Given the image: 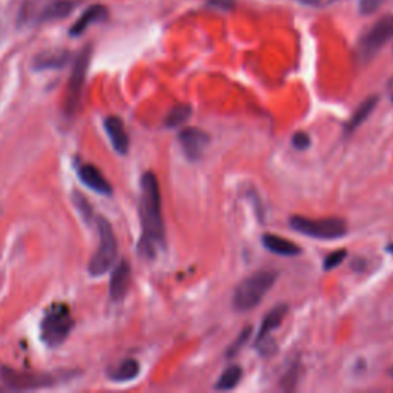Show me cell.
<instances>
[{"mask_svg": "<svg viewBox=\"0 0 393 393\" xmlns=\"http://www.w3.org/2000/svg\"><path fill=\"white\" fill-rule=\"evenodd\" d=\"M140 252L154 258L164 248V222L159 178L154 172H145L140 180Z\"/></svg>", "mask_w": 393, "mask_h": 393, "instance_id": "cell-1", "label": "cell"}, {"mask_svg": "<svg viewBox=\"0 0 393 393\" xmlns=\"http://www.w3.org/2000/svg\"><path fill=\"white\" fill-rule=\"evenodd\" d=\"M278 275L273 271H258L243 280L234 292L232 304L235 310L248 312L262 303L266 294L273 287Z\"/></svg>", "mask_w": 393, "mask_h": 393, "instance_id": "cell-2", "label": "cell"}, {"mask_svg": "<svg viewBox=\"0 0 393 393\" xmlns=\"http://www.w3.org/2000/svg\"><path fill=\"white\" fill-rule=\"evenodd\" d=\"M74 327V318L69 306L65 303L52 304L45 312L41 323L42 341L51 349H56L66 341L71 330Z\"/></svg>", "mask_w": 393, "mask_h": 393, "instance_id": "cell-3", "label": "cell"}, {"mask_svg": "<svg viewBox=\"0 0 393 393\" xmlns=\"http://www.w3.org/2000/svg\"><path fill=\"white\" fill-rule=\"evenodd\" d=\"M96 223L99 231V248L88 263V272L91 277H103L115 262L119 245H117L113 226L106 218L99 217L96 218Z\"/></svg>", "mask_w": 393, "mask_h": 393, "instance_id": "cell-4", "label": "cell"}, {"mask_svg": "<svg viewBox=\"0 0 393 393\" xmlns=\"http://www.w3.org/2000/svg\"><path fill=\"white\" fill-rule=\"evenodd\" d=\"M91 57H92V46L86 45L74 59V65H73V71H71L66 92H65V101H64V113L68 117L76 115L78 105H80L82 101L83 86L86 82V76H88Z\"/></svg>", "mask_w": 393, "mask_h": 393, "instance_id": "cell-5", "label": "cell"}, {"mask_svg": "<svg viewBox=\"0 0 393 393\" xmlns=\"http://www.w3.org/2000/svg\"><path fill=\"white\" fill-rule=\"evenodd\" d=\"M289 224L294 231L300 232L306 237L317 240H338L345 237L348 224L341 218H308L294 215L289 218Z\"/></svg>", "mask_w": 393, "mask_h": 393, "instance_id": "cell-6", "label": "cell"}, {"mask_svg": "<svg viewBox=\"0 0 393 393\" xmlns=\"http://www.w3.org/2000/svg\"><path fill=\"white\" fill-rule=\"evenodd\" d=\"M393 37V15H384L359 38L358 57L361 62L372 60Z\"/></svg>", "mask_w": 393, "mask_h": 393, "instance_id": "cell-7", "label": "cell"}, {"mask_svg": "<svg viewBox=\"0 0 393 393\" xmlns=\"http://www.w3.org/2000/svg\"><path fill=\"white\" fill-rule=\"evenodd\" d=\"M74 0H50L46 3H27L20 13V22H51L65 19L74 10Z\"/></svg>", "mask_w": 393, "mask_h": 393, "instance_id": "cell-8", "label": "cell"}, {"mask_svg": "<svg viewBox=\"0 0 393 393\" xmlns=\"http://www.w3.org/2000/svg\"><path fill=\"white\" fill-rule=\"evenodd\" d=\"M3 384L13 390H34L50 387L56 383V378L48 373H36V372H22L15 369L3 367L0 371Z\"/></svg>", "mask_w": 393, "mask_h": 393, "instance_id": "cell-9", "label": "cell"}, {"mask_svg": "<svg viewBox=\"0 0 393 393\" xmlns=\"http://www.w3.org/2000/svg\"><path fill=\"white\" fill-rule=\"evenodd\" d=\"M178 141L186 159L190 162H199L210 143V137L206 131L191 127L180 131Z\"/></svg>", "mask_w": 393, "mask_h": 393, "instance_id": "cell-10", "label": "cell"}, {"mask_svg": "<svg viewBox=\"0 0 393 393\" xmlns=\"http://www.w3.org/2000/svg\"><path fill=\"white\" fill-rule=\"evenodd\" d=\"M77 174H78V178H80V182L85 186H88L90 190H92L94 192L106 195V196L113 195L111 183L108 182L106 177L101 174V171L97 166H94V164H91V163L80 164L77 169Z\"/></svg>", "mask_w": 393, "mask_h": 393, "instance_id": "cell-11", "label": "cell"}, {"mask_svg": "<svg viewBox=\"0 0 393 393\" xmlns=\"http://www.w3.org/2000/svg\"><path fill=\"white\" fill-rule=\"evenodd\" d=\"M105 131L109 137V141L113 143V148L117 152L124 155L129 151V136L124 128V123L117 115H109L103 122Z\"/></svg>", "mask_w": 393, "mask_h": 393, "instance_id": "cell-12", "label": "cell"}, {"mask_svg": "<svg viewBox=\"0 0 393 393\" xmlns=\"http://www.w3.org/2000/svg\"><path fill=\"white\" fill-rule=\"evenodd\" d=\"M131 283V266L127 260H122L115 266L109 281V296L113 301H120L127 295Z\"/></svg>", "mask_w": 393, "mask_h": 393, "instance_id": "cell-13", "label": "cell"}, {"mask_svg": "<svg viewBox=\"0 0 393 393\" xmlns=\"http://www.w3.org/2000/svg\"><path fill=\"white\" fill-rule=\"evenodd\" d=\"M262 243L267 250H271L272 254H277L281 257H296L301 254V248L298 246L296 243L278 237V235H273V234H264Z\"/></svg>", "mask_w": 393, "mask_h": 393, "instance_id": "cell-14", "label": "cell"}, {"mask_svg": "<svg viewBox=\"0 0 393 393\" xmlns=\"http://www.w3.org/2000/svg\"><path fill=\"white\" fill-rule=\"evenodd\" d=\"M108 17V10L103 5H91L77 22L71 27V36H82L94 23H99Z\"/></svg>", "mask_w": 393, "mask_h": 393, "instance_id": "cell-15", "label": "cell"}, {"mask_svg": "<svg viewBox=\"0 0 393 393\" xmlns=\"http://www.w3.org/2000/svg\"><path fill=\"white\" fill-rule=\"evenodd\" d=\"M378 101H380L378 96H372V97L366 99L363 103H361L357 108V111L353 113V115L350 117V120L345 123V127H344V136L345 137H349L350 134L355 132L361 127V124H363L369 119V117L372 115V113L375 111V108L378 106Z\"/></svg>", "mask_w": 393, "mask_h": 393, "instance_id": "cell-16", "label": "cell"}, {"mask_svg": "<svg viewBox=\"0 0 393 393\" xmlns=\"http://www.w3.org/2000/svg\"><path fill=\"white\" fill-rule=\"evenodd\" d=\"M69 59H71V52L66 50L43 51L34 57V68L38 71L60 69L68 64Z\"/></svg>", "mask_w": 393, "mask_h": 393, "instance_id": "cell-17", "label": "cell"}, {"mask_svg": "<svg viewBox=\"0 0 393 393\" xmlns=\"http://www.w3.org/2000/svg\"><path fill=\"white\" fill-rule=\"evenodd\" d=\"M287 310H289L287 304H277L273 309H271L269 312H267L266 315H264V318H263L262 327H260V330H258L257 340H262V338L271 336L272 330L278 329L281 326L283 320H285Z\"/></svg>", "mask_w": 393, "mask_h": 393, "instance_id": "cell-18", "label": "cell"}, {"mask_svg": "<svg viewBox=\"0 0 393 393\" xmlns=\"http://www.w3.org/2000/svg\"><path fill=\"white\" fill-rule=\"evenodd\" d=\"M140 375V363L134 358L123 359L119 366H115L109 372V378L115 383H128L136 380Z\"/></svg>", "mask_w": 393, "mask_h": 393, "instance_id": "cell-19", "label": "cell"}, {"mask_svg": "<svg viewBox=\"0 0 393 393\" xmlns=\"http://www.w3.org/2000/svg\"><path fill=\"white\" fill-rule=\"evenodd\" d=\"M243 371L240 366H229L226 371L220 375V378L215 384V390H231L238 386L241 381Z\"/></svg>", "mask_w": 393, "mask_h": 393, "instance_id": "cell-20", "label": "cell"}, {"mask_svg": "<svg viewBox=\"0 0 393 393\" xmlns=\"http://www.w3.org/2000/svg\"><path fill=\"white\" fill-rule=\"evenodd\" d=\"M192 114V108L190 105H177L169 111V114L164 119V127L166 128H177L180 124L187 122Z\"/></svg>", "mask_w": 393, "mask_h": 393, "instance_id": "cell-21", "label": "cell"}, {"mask_svg": "<svg viewBox=\"0 0 393 393\" xmlns=\"http://www.w3.org/2000/svg\"><path fill=\"white\" fill-rule=\"evenodd\" d=\"M73 203L76 204L77 210L80 212V215L83 217L85 223H92L94 210H92V206L90 204V201L86 200L80 192H74L73 194Z\"/></svg>", "mask_w": 393, "mask_h": 393, "instance_id": "cell-22", "label": "cell"}, {"mask_svg": "<svg viewBox=\"0 0 393 393\" xmlns=\"http://www.w3.org/2000/svg\"><path fill=\"white\" fill-rule=\"evenodd\" d=\"M250 334H252V327L248 326L245 327L240 332V335L237 336V340H235L231 345H229V349L226 350V357L227 358H234L237 353L243 349V345H245L248 343V340L250 338Z\"/></svg>", "mask_w": 393, "mask_h": 393, "instance_id": "cell-23", "label": "cell"}, {"mask_svg": "<svg viewBox=\"0 0 393 393\" xmlns=\"http://www.w3.org/2000/svg\"><path fill=\"white\" fill-rule=\"evenodd\" d=\"M345 258H348V250H344V249L335 250V252L329 254V255L324 258L323 269H324V271H332V269H335V267L340 266V264L345 260Z\"/></svg>", "mask_w": 393, "mask_h": 393, "instance_id": "cell-24", "label": "cell"}, {"mask_svg": "<svg viewBox=\"0 0 393 393\" xmlns=\"http://www.w3.org/2000/svg\"><path fill=\"white\" fill-rule=\"evenodd\" d=\"M310 143H312V140L306 132H296L292 137V145L295 149H298V151H304V149H308L310 146Z\"/></svg>", "mask_w": 393, "mask_h": 393, "instance_id": "cell-25", "label": "cell"}, {"mask_svg": "<svg viewBox=\"0 0 393 393\" xmlns=\"http://www.w3.org/2000/svg\"><path fill=\"white\" fill-rule=\"evenodd\" d=\"M383 0H361L359 2V10L363 14H372L380 8Z\"/></svg>", "mask_w": 393, "mask_h": 393, "instance_id": "cell-26", "label": "cell"}, {"mask_svg": "<svg viewBox=\"0 0 393 393\" xmlns=\"http://www.w3.org/2000/svg\"><path fill=\"white\" fill-rule=\"evenodd\" d=\"M208 5L212 8H222V10H231V8H234L232 0H209Z\"/></svg>", "mask_w": 393, "mask_h": 393, "instance_id": "cell-27", "label": "cell"}, {"mask_svg": "<svg viewBox=\"0 0 393 393\" xmlns=\"http://www.w3.org/2000/svg\"><path fill=\"white\" fill-rule=\"evenodd\" d=\"M301 2L306 5H315V3H318V0H301Z\"/></svg>", "mask_w": 393, "mask_h": 393, "instance_id": "cell-28", "label": "cell"}, {"mask_svg": "<svg viewBox=\"0 0 393 393\" xmlns=\"http://www.w3.org/2000/svg\"><path fill=\"white\" fill-rule=\"evenodd\" d=\"M386 250H389V252L393 255V243H390V245H387V248H386Z\"/></svg>", "mask_w": 393, "mask_h": 393, "instance_id": "cell-29", "label": "cell"}, {"mask_svg": "<svg viewBox=\"0 0 393 393\" xmlns=\"http://www.w3.org/2000/svg\"><path fill=\"white\" fill-rule=\"evenodd\" d=\"M390 99H392V103H393V86H392V91H390Z\"/></svg>", "mask_w": 393, "mask_h": 393, "instance_id": "cell-30", "label": "cell"}, {"mask_svg": "<svg viewBox=\"0 0 393 393\" xmlns=\"http://www.w3.org/2000/svg\"><path fill=\"white\" fill-rule=\"evenodd\" d=\"M392 376H393V371H392Z\"/></svg>", "mask_w": 393, "mask_h": 393, "instance_id": "cell-31", "label": "cell"}]
</instances>
